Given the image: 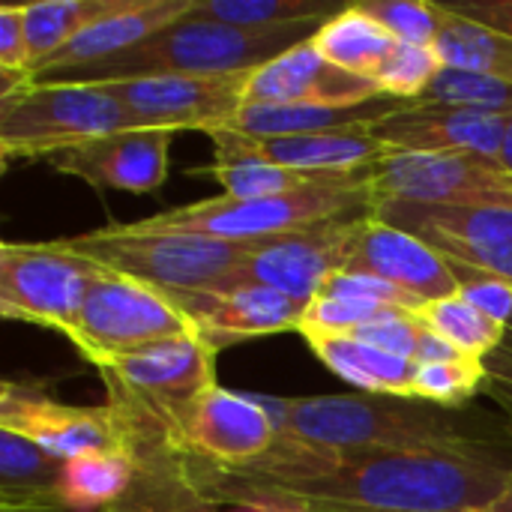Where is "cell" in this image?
I'll use <instances>...</instances> for the list:
<instances>
[{
  "label": "cell",
  "instance_id": "6da1fadb",
  "mask_svg": "<svg viewBox=\"0 0 512 512\" xmlns=\"http://www.w3.org/2000/svg\"><path fill=\"white\" fill-rule=\"evenodd\" d=\"M512 465L423 450H339L294 438L243 471L204 468L207 492L228 504L276 498L363 510H480L504 495Z\"/></svg>",
  "mask_w": 512,
  "mask_h": 512
},
{
  "label": "cell",
  "instance_id": "7a4b0ae2",
  "mask_svg": "<svg viewBox=\"0 0 512 512\" xmlns=\"http://www.w3.org/2000/svg\"><path fill=\"white\" fill-rule=\"evenodd\" d=\"M420 399L369 393L267 399L279 435L339 450H423L498 459L512 465V447L462 420L456 408H426Z\"/></svg>",
  "mask_w": 512,
  "mask_h": 512
},
{
  "label": "cell",
  "instance_id": "3957f363",
  "mask_svg": "<svg viewBox=\"0 0 512 512\" xmlns=\"http://www.w3.org/2000/svg\"><path fill=\"white\" fill-rule=\"evenodd\" d=\"M324 21H303L273 30H246L195 18L192 12L144 39L132 51L84 66L60 81H120L141 75H228L252 72L288 48L315 36Z\"/></svg>",
  "mask_w": 512,
  "mask_h": 512
},
{
  "label": "cell",
  "instance_id": "277c9868",
  "mask_svg": "<svg viewBox=\"0 0 512 512\" xmlns=\"http://www.w3.org/2000/svg\"><path fill=\"white\" fill-rule=\"evenodd\" d=\"M57 243L102 270L129 276L171 297L231 288L252 249V243H225L201 234L138 231L129 222L60 237Z\"/></svg>",
  "mask_w": 512,
  "mask_h": 512
},
{
  "label": "cell",
  "instance_id": "5b68a950",
  "mask_svg": "<svg viewBox=\"0 0 512 512\" xmlns=\"http://www.w3.org/2000/svg\"><path fill=\"white\" fill-rule=\"evenodd\" d=\"M123 129H138V123L96 81H33L0 99L3 165L48 162Z\"/></svg>",
  "mask_w": 512,
  "mask_h": 512
},
{
  "label": "cell",
  "instance_id": "8992f818",
  "mask_svg": "<svg viewBox=\"0 0 512 512\" xmlns=\"http://www.w3.org/2000/svg\"><path fill=\"white\" fill-rule=\"evenodd\" d=\"M372 177V174H369ZM372 180L345 189H315L300 195L273 198H231L216 195L135 219L138 231L162 234H201L225 243H261L294 234L333 219H357L372 213Z\"/></svg>",
  "mask_w": 512,
  "mask_h": 512
},
{
  "label": "cell",
  "instance_id": "52a82bcc",
  "mask_svg": "<svg viewBox=\"0 0 512 512\" xmlns=\"http://www.w3.org/2000/svg\"><path fill=\"white\" fill-rule=\"evenodd\" d=\"M186 333H195V327L171 294L102 270L93 279L66 339L90 366L102 369L114 357Z\"/></svg>",
  "mask_w": 512,
  "mask_h": 512
},
{
  "label": "cell",
  "instance_id": "ba28073f",
  "mask_svg": "<svg viewBox=\"0 0 512 512\" xmlns=\"http://www.w3.org/2000/svg\"><path fill=\"white\" fill-rule=\"evenodd\" d=\"M102 273L93 261L45 243H0V315L21 324L69 333L81 303Z\"/></svg>",
  "mask_w": 512,
  "mask_h": 512
},
{
  "label": "cell",
  "instance_id": "9c48e42d",
  "mask_svg": "<svg viewBox=\"0 0 512 512\" xmlns=\"http://www.w3.org/2000/svg\"><path fill=\"white\" fill-rule=\"evenodd\" d=\"M216 354L219 351L210 348L198 333H186L114 357L99 372L105 378L108 396H117L150 414L174 438L183 411L216 384Z\"/></svg>",
  "mask_w": 512,
  "mask_h": 512
},
{
  "label": "cell",
  "instance_id": "30bf717a",
  "mask_svg": "<svg viewBox=\"0 0 512 512\" xmlns=\"http://www.w3.org/2000/svg\"><path fill=\"white\" fill-rule=\"evenodd\" d=\"M369 180L375 204L512 207V174L477 153H387Z\"/></svg>",
  "mask_w": 512,
  "mask_h": 512
},
{
  "label": "cell",
  "instance_id": "8fae6325",
  "mask_svg": "<svg viewBox=\"0 0 512 512\" xmlns=\"http://www.w3.org/2000/svg\"><path fill=\"white\" fill-rule=\"evenodd\" d=\"M249 72L228 75H141L96 81L123 102L138 129L219 132L243 108Z\"/></svg>",
  "mask_w": 512,
  "mask_h": 512
},
{
  "label": "cell",
  "instance_id": "7c38bea8",
  "mask_svg": "<svg viewBox=\"0 0 512 512\" xmlns=\"http://www.w3.org/2000/svg\"><path fill=\"white\" fill-rule=\"evenodd\" d=\"M384 222L420 237L447 261L512 282V207H435L381 201Z\"/></svg>",
  "mask_w": 512,
  "mask_h": 512
},
{
  "label": "cell",
  "instance_id": "4fadbf2b",
  "mask_svg": "<svg viewBox=\"0 0 512 512\" xmlns=\"http://www.w3.org/2000/svg\"><path fill=\"white\" fill-rule=\"evenodd\" d=\"M174 438L183 453L207 468L243 471L276 447L279 426L264 399L213 384L183 411Z\"/></svg>",
  "mask_w": 512,
  "mask_h": 512
},
{
  "label": "cell",
  "instance_id": "5bb4252c",
  "mask_svg": "<svg viewBox=\"0 0 512 512\" xmlns=\"http://www.w3.org/2000/svg\"><path fill=\"white\" fill-rule=\"evenodd\" d=\"M0 429L33 441L57 462H69L99 450H123L120 423L108 405H66L36 387H24L15 381H3L0 387Z\"/></svg>",
  "mask_w": 512,
  "mask_h": 512
},
{
  "label": "cell",
  "instance_id": "9a60e30c",
  "mask_svg": "<svg viewBox=\"0 0 512 512\" xmlns=\"http://www.w3.org/2000/svg\"><path fill=\"white\" fill-rule=\"evenodd\" d=\"M351 222L354 219H333L294 234L252 243L234 285H264L306 309L321 294L327 279L345 270V243Z\"/></svg>",
  "mask_w": 512,
  "mask_h": 512
},
{
  "label": "cell",
  "instance_id": "2e32d148",
  "mask_svg": "<svg viewBox=\"0 0 512 512\" xmlns=\"http://www.w3.org/2000/svg\"><path fill=\"white\" fill-rule=\"evenodd\" d=\"M345 270L378 276L420 303L444 300L456 294V276L450 261L426 246L420 237L366 213L351 222L345 243Z\"/></svg>",
  "mask_w": 512,
  "mask_h": 512
},
{
  "label": "cell",
  "instance_id": "e0dca14e",
  "mask_svg": "<svg viewBox=\"0 0 512 512\" xmlns=\"http://www.w3.org/2000/svg\"><path fill=\"white\" fill-rule=\"evenodd\" d=\"M210 141L216 159H255L306 174H360L387 156V147L372 135V126L282 138H246L219 129L210 132Z\"/></svg>",
  "mask_w": 512,
  "mask_h": 512
},
{
  "label": "cell",
  "instance_id": "ac0fdd59",
  "mask_svg": "<svg viewBox=\"0 0 512 512\" xmlns=\"http://www.w3.org/2000/svg\"><path fill=\"white\" fill-rule=\"evenodd\" d=\"M168 129H123L48 159L57 174L84 180L93 189L150 195L162 189L171 168Z\"/></svg>",
  "mask_w": 512,
  "mask_h": 512
},
{
  "label": "cell",
  "instance_id": "d6986e66",
  "mask_svg": "<svg viewBox=\"0 0 512 512\" xmlns=\"http://www.w3.org/2000/svg\"><path fill=\"white\" fill-rule=\"evenodd\" d=\"M507 114L450 105H408L372 126L387 153H477L501 162Z\"/></svg>",
  "mask_w": 512,
  "mask_h": 512
},
{
  "label": "cell",
  "instance_id": "ffe728a7",
  "mask_svg": "<svg viewBox=\"0 0 512 512\" xmlns=\"http://www.w3.org/2000/svg\"><path fill=\"white\" fill-rule=\"evenodd\" d=\"M195 333L216 351L228 345L300 330L303 306L264 285H231L204 294H174Z\"/></svg>",
  "mask_w": 512,
  "mask_h": 512
},
{
  "label": "cell",
  "instance_id": "44dd1931",
  "mask_svg": "<svg viewBox=\"0 0 512 512\" xmlns=\"http://www.w3.org/2000/svg\"><path fill=\"white\" fill-rule=\"evenodd\" d=\"M375 96H381L375 81L333 66L306 39L249 72L243 105H357Z\"/></svg>",
  "mask_w": 512,
  "mask_h": 512
},
{
  "label": "cell",
  "instance_id": "7402d4cb",
  "mask_svg": "<svg viewBox=\"0 0 512 512\" xmlns=\"http://www.w3.org/2000/svg\"><path fill=\"white\" fill-rule=\"evenodd\" d=\"M195 0H117L102 18L87 24L63 51L33 72V81H60L84 66L105 63L183 21Z\"/></svg>",
  "mask_w": 512,
  "mask_h": 512
},
{
  "label": "cell",
  "instance_id": "603a6c76",
  "mask_svg": "<svg viewBox=\"0 0 512 512\" xmlns=\"http://www.w3.org/2000/svg\"><path fill=\"white\" fill-rule=\"evenodd\" d=\"M135 480L129 492L99 512H222L204 486V465L180 447L141 444L129 450Z\"/></svg>",
  "mask_w": 512,
  "mask_h": 512
},
{
  "label": "cell",
  "instance_id": "cb8c5ba5",
  "mask_svg": "<svg viewBox=\"0 0 512 512\" xmlns=\"http://www.w3.org/2000/svg\"><path fill=\"white\" fill-rule=\"evenodd\" d=\"M411 102L393 96H375L357 105H258L246 102L231 120L228 132L246 138H282V135H312L336 132L354 126H375L378 120L408 108Z\"/></svg>",
  "mask_w": 512,
  "mask_h": 512
},
{
  "label": "cell",
  "instance_id": "d4e9b609",
  "mask_svg": "<svg viewBox=\"0 0 512 512\" xmlns=\"http://www.w3.org/2000/svg\"><path fill=\"white\" fill-rule=\"evenodd\" d=\"M300 336L333 375L354 384L360 393L414 399L420 363L387 354L354 336H336V333H300Z\"/></svg>",
  "mask_w": 512,
  "mask_h": 512
},
{
  "label": "cell",
  "instance_id": "484cf974",
  "mask_svg": "<svg viewBox=\"0 0 512 512\" xmlns=\"http://www.w3.org/2000/svg\"><path fill=\"white\" fill-rule=\"evenodd\" d=\"M63 462L33 441L0 429V512L66 510L60 498Z\"/></svg>",
  "mask_w": 512,
  "mask_h": 512
},
{
  "label": "cell",
  "instance_id": "4316f807",
  "mask_svg": "<svg viewBox=\"0 0 512 512\" xmlns=\"http://www.w3.org/2000/svg\"><path fill=\"white\" fill-rule=\"evenodd\" d=\"M309 42L333 66H339L357 78H366V81H378L384 63L390 60V54L399 45V39L390 36L357 3H348L333 18H327Z\"/></svg>",
  "mask_w": 512,
  "mask_h": 512
},
{
  "label": "cell",
  "instance_id": "83f0119b",
  "mask_svg": "<svg viewBox=\"0 0 512 512\" xmlns=\"http://www.w3.org/2000/svg\"><path fill=\"white\" fill-rule=\"evenodd\" d=\"M231 198H273V195H300V192H315V189H345L366 183L369 171L360 174H306V171H291L279 168L270 162H255V159H213L207 171Z\"/></svg>",
  "mask_w": 512,
  "mask_h": 512
},
{
  "label": "cell",
  "instance_id": "f1b7e54d",
  "mask_svg": "<svg viewBox=\"0 0 512 512\" xmlns=\"http://www.w3.org/2000/svg\"><path fill=\"white\" fill-rule=\"evenodd\" d=\"M135 480V462L123 450H99L63 462L60 498L69 512H99L120 501Z\"/></svg>",
  "mask_w": 512,
  "mask_h": 512
},
{
  "label": "cell",
  "instance_id": "f546056e",
  "mask_svg": "<svg viewBox=\"0 0 512 512\" xmlns=\"http://www.w3.org/2000/svg\"><path fill=\"white\" fill-rule=\"evenodd\" d=\"M444 15H447L444 30L438 33L432 45L441 63L450 69L480 72V75L512 84V36L474 24L468 18H459L447 6H444Z\"/></svg>",
  "mask_w": 512,
  "mask_h": 512
},
{
  "label": "cell",
  "instance_id": "4dcf8cb0",
  "mask_svg": "<svg viewBox=\"0 0 512 512\" xmlns=\"http://www.w3.org/2000/svg\"><path fill=\"white\" fill-rule=\"evenodd\" d=\"M117 0H36L24 3V30L33 72L63 51L87 24L102 18Z\"/></svg>",
  "mask_w": 512,
  "mask_h": 512
},
{
  "label": "cell",
  "instance_id": "1f68e13d",
  "mask_svg": "<svg viewBox=\"0 0 512 512\" xmlns=\"http://www.w3.org/2000/svg\"><path fill=\"white\" fill-rule=\"evenodd\" d=\"M414 315L426 330H432L438 339H444L462 357L486 360L507 339V327H501L498 321H492L489 315H483L480 309L465 303L459 294L432 300V303L420 306Z\"/></svg>",
  "mask_w": 512,
  "mask_h": 512
},
{
  "label": "cell",
  "instance_id": "d6a6232c",
  "mask_svg": "<svg viewBox=\"0 0 512 512\" xmlns=\"http://www.w3.org/2000/svg\"><path fill=\"white\" fill-rule=\"evenodd\" d=\"M342 6L333 0H195L192 15L246 30H273L303 21H327Z\"/></svg>",
  "mask_w": 512,
  "mask_h": 512
},
{
  "label": "cell",
  "instance_id": "836d02e7",
  "mask_svg": "<svg viewBox=\"0 0 512 512\" xmlns=\"http://www.w3.org/2000/svg\"><path fill=\"white\" fill-rule=\"evenodd\" d=\"M417 105H450V108H474L489 114H507L512 117V84L444 66L441 75L426 87V93L417 99Z\"/></svg>",
  "mask_w": 512,
  "mask_h": 512
},
{
  "label": "cell",
  "instance_id": "e575fe53",
  "mask_svg": "<svg viewBox=\"0 0 512 512\" xmlns=\"http://www.w3.org/2000/svg\"><path fill=\"white\" fill-rule=\"evenodd\" d=\"M486 375H489L486 360H474V357L426 363L417 369L414 399L438 405V408H459L480 393Z\"/></svg>",
  "mask_w": 512,
  "mask_h": 512
},
{
  "label": "cell",
  "instance_id": "d590c367",
  "mask_svg": "<svg viewBox=\"0 0 512 512\" xmlns=\"http://www.w3.org/2000/svg\"><path fill=\"white\" fill-rule=\"evenodd\" d=\"M357 6L372 15L390 36L408 45L432 48L447 21L441 0H363Z\"/></svg>",
  "mask_w": 512,
  "mask_h": 512
},
{
  "label": "cell",
  "instance_id": "8d00e7d4",
  "mask_svg": "<svg viewBox=\"0 0 512 512\" xmlns=\"http://www.w3.org/2000/svg\"><path fill=\"white\" fill-rule=\"evenodd\" d=\"M441 69H444V63H441L435 48L399 42L396 51L390 54V60L384 63V69H381L375 84H378V90L384 96H393V99L417 105V99L441 75Z\"/></svg>",
  "mask_w": 512,
  "mask_h": 512
},
{
  "label": "cell",
  "instance_id": "74e56055",
  "mask_svg": "<svg viewBox=\"0 0 512 512\" xmlns=\"http://www.w3.org/2000/svg\"><path fill=\"white\" fill-rule=\"evenodd\" d=\"M384 312H390V309L387 306L360 303V300H342V297L318 294L303 309V321H300L297 333H336V336H348V333L360 330L363 324L375 321Z\"/></svg>",
  "mask_w": 512,
  "mask_h": 512
},
{
  "label": "cell",
  "instance_id": "f35d334b",
  "mask_svg": "<svg viewBox=\"0 0 512 512\" xmlns=\"http://www.w3.org/2000/svg\"><path fill=\"white\" fill-rule=\"evenodd\" d=\"M450 270L456 276V294L465 303H471L474 309H480L501 327L510 324L512 282L492 276V273H483V270H474V267H465V264H456V261H450Z\"/></svg>",
  "mask_w": 512,
  "mask_h": 512
},
{
  "label": "cell",
  "instance_id": "ab89813d",
  "mask_svg": "<svg viewBox=\"0 0 512 512\" xmlns=\"http://www.w3.org/2000/svg\"><path fill=\"white\" fill-rule=\"evenodd\" d=\"M366 345H375L387 354L405 357L417 363V348H420V336H423V324L417 321L414 312L405 309H390L384 315H378L375 321L363 324L360 330L348 333Z\"/></svg>",
  "mask_w": 512,
  "mask_h": 512
},
{
  "label": "cell",
  "instance_id": "60d3db41",
  "mask_svg": "<svg viewBox=\"0 0 512 512\" xmlns=\"http://www.w3.org/2000/svg\"><path fill=\"white\" fill-rule=\"evenodd\" d=\"M0 72L33 78L27 30H24V3L0 6Z\"/></svg>",
  "mask_w": 512,
  "mask_h": 512
},
{
  "label": "cell",
  "instance_id": "b9f144b4",
  "mask_svg": "<svg viewBox=\"0 0 512 512\" xmlns=\"http://www.w3.org/2000/svg\"><path fill=\"white\" fill-rule=\"evenodd\" d=\"M444 6L459 18L512 36V0H450Z\"/></svg>",
  "mask_w": 512,
  "mask_h": 512
},
{
  "label": "cell",
  "instance_id": "7bdbcfd3",
  "mask_svg": "<svg viewBox=\"0 0 512 512\" xmlns=\"http://www.w3.org/2000/svg\"><path fill=\"white\" fill-rule=\"evenodd\" d=\"M480 393L498 408V414L504 417V423H507V429H510L512 435V381L510 378H501V375H486V381H483V387H480Z\"/></svg>",
  "mask_w": 512,
  "mask_h": 512
},
{
  "label": "cell",
  "instance_id": "ee69618b",
  "mask_svg": "<svg viewBox=\"0 0 512 512\" xmlns=\"http://www.w3.org/2000/svg\"><path fill=\"white\" fill-rule=\"evenodd\" d=\"M222 512H309L300 504L291 501H276V498H243V501H228L222 504Z\"/></svg>",
  "mask_w": 512,
  "mask_h": 512
},
{
  "label": "cell",
  "instance_id": "f6af8a7d",
  "mask_svg": "<svg viewBox=\"0 0 512 512\" xmlns=\"http://www.w3.org/2000/svg\"><path fill=\"white\" fill-rule=\"evenodd\" d=\"M486 372H492V375H501V378H510L512 381V336L510 333H507L504 345H501L495 354H489V357H486Z\"/></svg>",
  "mask_w": 512,
  "mask_h": 512
},
{
  "label": "cell",
  "instance_id": "bcb514c9",
  "mask_svg": "<svg viewBox=\"0 0 512 512\" xmlns=\"http://www.w3.org/2000/svg\"><path fill=\"white\" fill-rule=\"evenodd\" d=\"M309 512H480V510H363V507H327V504H300Z\"/></svg>",
  "mask_w": 512,
  "mask_h": 512
},
{
  "label": "cell",
  "instance_id": "7dc6e473",
  "mask_svg": "<svg viewBox=\"0 0 512 512\" xmlns=\"http://www.w3.org/2000/svg\"><path fill=\"white\" fill-rule=\"evenodd\" d=\"M486 512H512V483L504 489L501 498H495V501L486 507Z\"/></svg>",
  "mask_w": 512,
  "mask_h": 512
},
{
  "label": "cell",
  "instance_id": "c3c4849f",
  "mask_svg": "<svg viewBox=\"0 0 512 512\" xmlns=\"http://www.w3.org/2000/svg\"><path fill=\"white\" fill-rule=\"evenodd\" d=\"M501 165L512 174V117L507 123V135H504V147H501Z\"/></svg>",
  "mask_w": 512,
  "mask_h": 512
},
{
  "label": "cell",
  "instance_id": "681fc988",
  "mask_svg": "<svg viewBox=\"0 0 512 512\" xmlns=\"http://www.w3.org/2000/svg\"><path fill=\"white\" fill-rule=\"evenodd\" d=\"M507 333H510V336H512V318H510V324H507Z\"/></svg>",
  "mask_w": 512,
  "mask_h": 512
},
{
  "label": "cell",
  "instance_id": "f907efd6",
  "mask_svg": "<svg viewBox=\"0 0 512 512\" xmlns=\"http://www.w3.org/2000/svg\"><path fill=\"white\" fill-rule=\"evenodd\" d=\"M51 512H69V510H51Z\"/></svg>",
  "mask_w": 512,
  "mask_h": 512
}]
</instances>
